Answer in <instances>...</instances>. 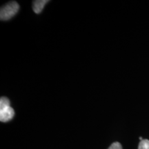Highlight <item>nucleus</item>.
Returning a JSON list of instances; mask_svg holds the SVG:
<instances>
[{"instance_id": "nucleus-1", "label": "nucleus", "mask_w": 149, "mask_h": 149, "mask_svg": "<svg viewBox=\"0 0 149 149\" xmlns=\"http://www.w3.org/2000/svg\"><path fill=\"white\" fill-rule=\"evenodd\" d=\"M14 116L15 111L10 107L9 100L5 97H1L0 99V121L1 122H8Z\"/></svg>"}, {"instance_id": "nucleus-3", "label": "nucleus", "mask_w": 149, "mask_h": 149, "mask_svg": "<svg viewBox=\"0 0 149 149\" xmlns=\"http://www.w3.org/2000/svg\"><path fill=\"white\" fill-rule=\"evenodd\" d=\"M48 2L47 0H36L33 1V10L36 14H40L42 12L46 3Z\"/></svg>"}, {"instance_id": "nucleus-6", "label": "nucleus", "mask_w": 149, "mask_h": 149, "mask_svg": "<svg viewBox=\"0 0 149 149\" xmlns=\"http://www.w3.org/2000/svg\"><path fill=\"white\" fill-rule=\"evenodd\" d=\"M139 139H140V140H141V141L144 140V139H143V138H142V137H139Z\"/></svg>"}, {"instance_id": "nucleus-2", "label": "nucleus", "mask_w": 149, "mask_h": 149, "mask_svg": "<svg viewBox=\"0 0 149 149\" xmlns=\"http://www.w3.org/2000/svg\"><path fill=\"white\" fill-rule=\"evenodd\" d=\"M19 9V6L16 1H10L3 6L0 10V19L1 20L6 21L10 19L17 13Z\"/></svg>"}, {"instance_id": "nucleus-5", "label": "nucleus", "mask_w": 149, "mask_h": 149, "mask_svg": "<svg viewBox=\"0 0 149 149\" xmlns=\"http://www.w3.org/2000/svg\"><path fill=\"white\" fill-rule=\"evenodd\" d=\"M108 149H122V146L120 143L114 142L111 145V146Z\"/></svg>"}, {"instance_id": "nucleus-4", "label": "nucleus", "mask_w": 149, "mask_h": 149, "mask_svg": "<svg viewBox=\"0 0 149 149\" xmlns=\"http://www.w3.org/2000/svg\"><path fill=\"white\" fill-rule=\"evenodd\" d=\"M138 149H149L148 139H144V140L140 141L139 144Z\"/></svg>"}]
</instances>
